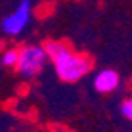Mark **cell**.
<instances>
[{"label": "cell", "mask_w": 132, "mask_h": 132, "mask_svg": "<svg viewBox=\"0 0 132 132\" xmlns=\"http://www.w3.org/2000/svg\"><path fill=\"white\" fill-rule=\"evenodd\" d=\"M43 48L46 57L53 62L57 76L65 82H76L82 79L91 69L89 59H86L84 55L72 53V50L62 41H48Z\"/></svg>", "instance_id": "6da1fadb"}, {"label": "cell", "mask_w": 132, "mask_h": 132, "mask_svg": "<svg viewBox=\"0 0 132 132\" xmlns=\"http://www.w3.org/2000/svg\"><path fill=\"white\" fill-rule=\"evenodd\" d=\"M46 52L43 46L33 45V46H24L19 50V57H17V64H15V70L21 74L22 77L31 79L34 76H38L43 70L45 64H46Z\"/></svg>", "instance_id": "7a4b0ae2"}, {"label": "cell", "mask_w": 132, "mask_h": 132, "mask_svg": "<svg viewBox=\"0 0 132 132\" xmlns=\"http://www.w3.org/2000/svg\"><path fill=\"white\" fill-rule=\"evenodd\" d=\"M29 19H31V2L29 0H21L14 12L9 14L7 17H4L2 31L7 36H17L24 31Z\"/></svg>", "instance_id": "3957f363"}, {"label": "cell", "mask_w": 132, "mask_h": 132, "mask_svg": "<svg viewBox=\"0 0 132 132\" xmlns=\"http://www.w3.org/2000/svg\"><path fill=\"white\" fill-rule=\"evenodd\" d=\"M120 84V76L112 69L100 70L94 77V89L98 93H112L118 88Z\"/></svg>", "instance_id": "277c9868"}, {"label": "cell", "mask_w": 132, "mask_h": 132, "mask_svg": "<svg viewBox=\"0 0 132 132\" xmlns=\"http://www.w3.org/2000/svg\"><path fill=\"white\" fill-rule=\"evenodd\" d=\"M17 57H19V50L17 48L4 50V52H2V65H4V67H15Z\"/></svg>", "instance_id": "5b68a950"}, {"label": "cell", "mask_w": 132, "mask_h": 132, "mask_svg": "<svg viewBox=\"0 0 132 132\" xmlns=\"http://www.w3.org/2000/svg\"><path fill=\"white\" fill-rule=\"evenodd\" d=\"M120 112H122V115L127 118V120L132 122V98L122 101V105H120Z\"/></svg>", "instance_id": "8992f818"}, {"label": "cell", "mask_w": 132, "mask_h": 132, "mask_svg": "<svg viewBox=\"0 0 132 132\" xmlns=\"http://www.w3.org/2000/svg\"><path fill=\"white\" fill-rule=\"evenodd\" d=\"M4 50H5L4 48V41H0V52H4Z\"/></svg>", "instance_id": "52a82bcc"}]
</instances>
